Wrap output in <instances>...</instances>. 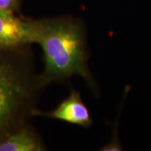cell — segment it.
<instances>
[{
	"label": "cell",
	"instance_id": "7a4b0ae2",
	"mask_svg": "<svg viewBox=\"0 0 151 151\" xmlns=\"http://www.w3.org/2000/svg\"><path fill=\"white\" fill-rule=\"evenodd\" d=\"M28 47L0 50V141L29 123L39 109L45 86Z\"/></svg>",
	"mask_w": 151,
	"mask_h": 151
},
{
	"label": "cell",
	"instance_id": "277c9868",
	"mask_svg": "<svg viewBox=\"0 0 151 151\" xmlns=\"http://www.w3.org/2000/svg\"><path fill=\"white\" fill-rule=\"evenodd\" d=\"M35 116L57 119L83 128H90L93 124L91 113L83 102L80 92L73 88H71L69 96L62 100L52 111L45 113L38 109Z\"/></svg>",
	"mask_w": 151,
	"mask_h": 151
},
{
	"label": "cell",
	"instance_id": "5b68a950",
	"mask_svg": "<svg viewBox=\"0 0 151 151\" xmlns=\"http://www.w3.org/2000/svg\"><path fill=\"white\" fill-rule=\"evenodd\" d=\"M47 147L30 124H24L0 141V151H45Z\"/></svg>",
	"mask_w": 151,
	"mask_h": 151
},
{
	"label": "cell",
	"instance_id": "6da1fadb",
	"mask_svg": "<svg viewBox=\"0 0 151 151\" xmlns=\"http://www.w3.org/2000/svg\"><path fill=\"white\" fill-rule=\"evenodd\" d=\"M31 19L32 44L43 50L45 67L40 79L45 87L73 76L81 77L95 95L99 88L89 69V50L83 21L70 15Z\"/></svg>",
	"mask_w": 151,
	"mask_h": 151
},
{
	"label": "cell",
	"instance_id": "8992f818",
	"mask_svg": "<svg viewBox=\"0 0 151 151\" xmlns=\"http://www.w3.org/2000/svg\"><path fill=\"white\" fill-rule=\"evenodd\" d=\"M22 0H0V9L19 14L21 9Z\"/></svg>",
	"mask_w": 151,
	"mask_h": 151
},
{
	"label": "cell",
	"instance_id": "3957f363",
	"mask_svg": "<svg viewBox=\"0 0 151 151\" xmlns=\"http://www.w3.org/2000/svg\"><path fill=\"white\" fill-rule=\"evenodd\" d=\"M31 19L0 9V50H13L32 44Z\"/></svg>",
	"mask_w": 151,
	"mask_h": 151
}]
</instances>
